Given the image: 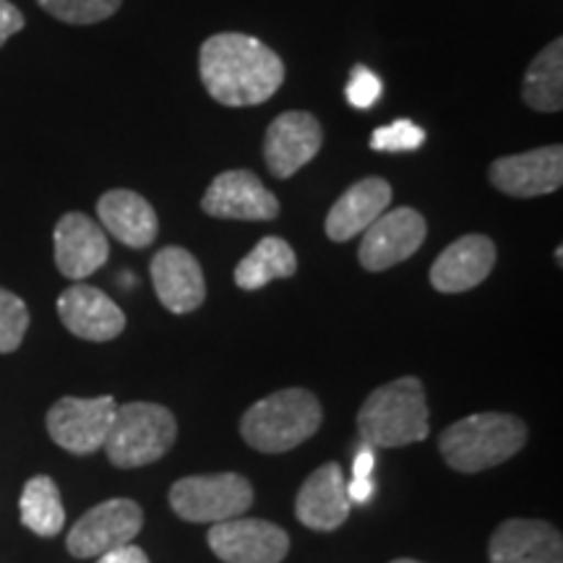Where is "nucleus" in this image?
<instances>
[{
	"instance_id": "nucleus-18",
	"label": "nucleus",
	"mask_w": 563,
	"mask_h": 563,
	"mask_svg": "<svg viewBox=\"0 0 563 563\" xmlns=\"http://www.w3.org/2000/svg\"><path fill=\"white\" fill-rule=\"evenodd\" d=\"M350 498L344 473L336 462L321 464L308 481L300 485L298 498H295V517L308 530L332 532L342 527L350 517Z\"/></svg>"
},
{
	"instance_id": "nucleus-15",
	"label": "nucleus",
	"mask_w": 563,
	"mask_h": 563,
	"mask_svg": "<svg viewBox=\"0 0 563 563\" xmlns=\"http://www.w3.org/2000/svg\"><path fill=\"white\" fill-rule=\"evenodd\" d=\"M58 316L70 334L87 342H110L125 329V313L115 300L91 285H70L63 290Z\"/></svg>"
},
{
	"instance_id": "nucleus-30",
	"label": "nucleus",
	"mask_w": 563,
	"mask_h": 563,
	"mask_svg": "<svg viewBox=\"0 0 563 563\" xmlns=\"http://www.w3.org/2000/svg\"><path fill=\"white\" fill-rule=\"evenodd\" d=\"M97 563H150V559H146V553L141 551L139 545H123L118 548V551H110L104 553L97 559Z\"/></svg>"
},
{
	"instance_id": "nucleus-32",
	"label": "nucleus",
	"mask_w": 563,
	"mask_h": 563,
	"mask_svg": "<svg viewBox=\"0 0 563 563\" xmlns=\"http://www.w3.org/2000/svg\"><path fill=\"white\" fill-rule=\"evenodd\" d=\"M373 473V452L371 449H363L357 452L355 464H352V481H365Z\"/></svg>"
},
{
	"instance_id": "nucleus-9",
	"label": "nucleus",
	"mask_w": 563,
	"mask_h": 563,
	"mask_svg": "<svg viewBox=\"0 0 563 563\" xmlns=\"http://www.w3.org/2000/svg\"><path fill=\"white\" fill-rule=\"evenodd\" d=\"M428 224L420 211L410 207L386 209L368 230L363 232V243L357 249L365 272H386L391 266L407 262L426 243Z\"/></svg>"
},
{
	"instance_id": "nucleus-25",
	"label": "nucleus",
	"mask_w": 563,
	"mask_h": 563,
	"mask_svg": "<svg viewBox=\"0 0 563 563\" xmlns=\"http://www.w3.org/2000/svg\"><path fill=\"white\" fill-rule=\"evenodd\" d=\"M37 3L63 24H100L121 9L123 0H37Z\"/></svg>"
},
{
	"instance_id": "nucleus-7",
	"label": "nucleus",
	"mask_w": 563,
	"mask_h": 563,
	"mask_svg": "<svg viewBox=\"0 0 563 563\" xmlns=\"http://www.w3.org/2000/svg\"><path fill=\"white\" fill-rule=\"evenodd\" d=\"M144 527V511L131 498H110L97 504L70 527L66 548L76 559H100V555L131 545Z\"/></svg>"
},
{
	"instance_id": "nucleus-33",
	"label": "nucleus",
	"mask_w": 563,
	"mask_h": 563,
	"mask_svg": "<svg viewBox=\"0 0 563 563\" xmlns=\"http://www.w3.org/2000/svg\"><path fill=\"white\" fill-rule=\"evenodd\" d=\"M391 563H422V561H415V559H394Z\"/></svg>"
},
{
	"instance_id": "nucleus-19",
	"label": "nucleus",
	"mask_w": 563,
	"mask_h": 563,
	"mask_svg": "<svg viewBox=\"0 0 563 563\" xmlns=\"http://www.w3.org/2000/svg\"><path fill=\"white\" fill-rule=\"evenodd\" d=\"M496 266V243L488 235H464L441 251L431 266V285L443 295L483 285Z\"/></svg>"
},
{
	"instance_id": "nucleus-2",
	"label": "nucleus",
	"mask_w": 563,
	"mask_h": 563,
	"mask_svg": "<svg viewBox=\"0 0 563 563\" xmlns=\"http://www.w3.org/2000/svg\"><path fill=\"white\" fill-rule=\"evenodd\" d=\"M527 443V426L517 415L477 412L452 422L441 433L443 462L456 473H483L519 454Z\"/></svg>"
},
{
	"instance_id": "nucleus-4",
	"label": "nucleus",
	"mask_w": 563,
	"mask_h": 563,
	"mask_svg": "<svg viewBox=\"0 0 563 563\" xmlns=\"http://www.w3.org/2000/svg\"><path fill=\"white\" fill-rule=\"evenodd\" d=\"M319 397L308 389H282L258 399L241 420V435L251 449L282 454L300 446L321 428Z\"/></svg>"
},
{
	"instance_id": "nucleus-14",
	"label": "nucleus",
	"mask_w": 563,
	"mask_h": 563,
	"mask_svg": "<svg viewBox=\"0 0 563 563\" xmlns=\"http://www.w3.org/2000/svg\"><path fill=\"white\" fill-rule=\"evenodd\" d=\"M55 264L63 277L81 282L108 264L110 243L104 230L81 211H68L55 224Z\"/></svg>"
},
{
	"instance_id": "nucleus-10",
	"label": "nucleus",
	"mask_w": 563,
	"mask_h": 563,
	"mask_svg": "<svg viewBox=\"0 0 563 563\" xmlns=\"http://www.w3.org/2000/svg\"><path fill=\"white\" fill-rule=\"evenodd\" d=\"M209 548L224 563H282L290 551V538L266 519L235 517L211 527Z\"/></svg>"
},
{
	"instance_id": "nucleus-12",
	"label": "nucleus",
	"mask_w": 563,
	"mask_h": 563,
	"mask_svg": "<svg viewBox=\"0 0 563 563\" xmlns=\"http://www.w3.org/2000/svg\"><path fill=\"white\" fill-rule=\"evenodd\" d=\"M323 131L319 118L306 110H290L274 118L264 136V159L274 178L287 180L319 154Z\"/></svg>"
},
{
	"instance_id": "nucleus-29",
	"label": "nucleus",
	"mask_w": 563,
	"mask_h": 563,
	"mask_svg": "<svg viewBox=\"0 0 563 563\" xmlns=\"http://www.w3.org/2000/svg\"><path fill=\"white\" fill-rule=\"evenodd\" d=\"M21 30H24V13L9 0H0V47Z\"/></svg>"
},
{
	"instance_id": "nucleus-5",
	"label": "nucleus",
	"mask_w": 563,
	"mask_h": 563,
	"mask_svg": "<svg viewBox=\"0 0 563 563\" xmlns=\"http://www.w3.org/2000/svg\"><path fill=\"white\" fill-rule=\"evenodd\" d=\"M178 439V420L167 407L154 402L121 405L112 418L104 452L110 464L136 470L165 456Z\"/></svg>"
},
{
	"instance_id": "nucleus-27",
	"label": "nucleus",
	"mask_w": 563,
	"mask_h": 563,
	"mask_svg": "<svg viewBox=\"0 0 563 563\" xmlns=\"http://www.w3.org/2000/svg\"><path fill=\"white\" fill-rule=\"evenodd\" d=\"M422 141H426V131L412 121H394L391 125H382V129L373 131L371 136V150L376 152H412L420 150Z\"/></svg>"
},
{
	"instance_id": "nucleus-11",
	"label": "nucleus",
	"mask_w": 563,
	"mask_h": 563,
	"mask_svg": "<svg viewBox=\"0 0 563 563\" xmlns=\"http://www.w3.org/2000/svg\"><path fill=\"white\" fill-rule=\"evenodd\" d=\"M201 209L214 220L269 222L279 217V201L251 170L220 173L201 199Z\"/></svg>"
},
{
	"instance_id": "nucleus-1",
	"label": "nucleus",
	"mask_w": 563,
	"mask_h": 563,
	"mask_svg": "<svg viewBox=\"0 0 563 563\" xmlns=\"http://www.w3.org/2000/svg\"><path fill=\"white\" fill-rule=\"evenodd\" d=\"M199 74L214 102L253 108L277 95L285 81V63L251 34L222 32L201 45Z\"/></svg>"
},
{
	"instance_id": "nucleus-23",
	"label": "nucleus",
	"mask_w": 563,
	"mask_h": 563,
	"mask_svg": "<svg viewBox=\"0 0 563 563\" xmlns=\"http://www.w3.org/2000/svg\"><path fill=\"white\" fill-rule=\"evenodd\" d=\"M522 97L534 112H559L563 108V40H553L527 66Z\"/></svg>"
},
{
	"instance_id": "nucleus-20",
	"label": "nucleus",
	"mask_w": 563,
	"mask_h": 563,
	"mask_svg": "<svg viewBox=\"0 0 563 563\" xmlns=\"http://www.w3.org/2000/svg\"><path fill=\"white\" fill-rule=\"evenodd\" d=\"M391 186L384 178L357 180L344 191L327 214V235L334 243H347L355 235H363L378 217L389 209Z\"/></svg>"
},
{
	"instance_id": "nucleus-24",
	"label": "nucleus",
	"mask_w": 563,
	"mask_h": 563,
	"mask_svg": "<svg viewBox=\"0 0 563 563\" xmlns=\"http://www.w3.org/2000/svg\"><path fill=\"white\" fill-rule=\"evenodd\" d=\"M21 525L40 538H55L66 525V509H63L60 490L53 477L34 475L26 481L19 498Z\"/></svg>"
},
{
	"instance_id": "nucleus-26",
	"label": "nucleus",
	"mask_w": 563,
	"mask_h": 563,
	"mask_svg": "<svg viewBox=\"0 0 563 563\" xmlns=\"http://www.w3.org/2000/svg\"><path fill=\"white\" fill-rule=\"evenodd\" d=\"M30 329V308L11 290L0 287V355L19 350Z\"/></svg>"
},
{
	"instance_id": "nucleus-8",
	"label": "nucleus",
	"mask_w": 563,
	"mask_h": 563,
	"mask_svg": "<svg viewBox=\"0 0 563 563\" xmlns=\"http://www.w3.org/2000/svg\"><path fill=\"white\" fill-rule=\"evenodd\" d=\"M115 399L108 397H63L47 412V433L60 449L87 456L108 441L112 418H115Z\"/></svg>"
},
{
	"instance_id": "nucleus-31",
	"label": "nucleus",
	"mask_w": 563,
	"mask_h": 563,
	"mask_svg": "<svg viewBox=\"0 0 563 563\" xmlns=\"http://www.w3.org/2000/svg\"><path fill=\"white\" fill-rule=\"evenodd\" d=\"M371 496H373L371 477H365V481H350V485H347L350 504H365V501H371Z\"/></svg>"
},
{
	"instance_id": "nucleus-13",
	"label": "nucleus",
	"mask_w": 563,
	"mask_h": 563,
	"mask_svg": "<svg viewBox=\"0 0 563 563\" xmlns=\"http://www.w3.org/2000/svg\"><path fill=\"white\" fill-rule=\"evenodd\" d=\"M488 175L498 191L514 199L555 194L563 186V146H540L525 154L498 157Z\"/></svg>"
},
{
	"instance_id": "nucleus-22",
	"label": "nucleus",
	"mask_w": 563,
	"mask_h": 563,
	"mask_svg": "<svg viewBox=\"0 0 563 563\" xmlns=\"http://www.w3.org/2000/svg\"><path fill=\"white\" fill-rule=\"evenodd\" d=\"M298 272V256L282 238H262L249 256L235 266V285L241 290H262L274 279H287Z\"/></svg>"
},
{
	"instance_id": "nucleus-3",
	"label": "nucleus",
	"mask_w": 563,
	"mask_h": 563,
	"mask_svg": "<svg viewBox=\"0 0 563 563\" xmlns=\"http://www.w3.org/2000/svg\"><path fill=\"white\" fill-rule=\"evenodd\" d=\"M426 386L420 378L402 376L397 382L378 386L365 397L357 412V431L371 446L399 449L428 439L431 422H428Z\"/></svg>"
},
{
	"instance_id": "nucleus-28",
	"label": "nucleus",
	"mask_w": 563,
	"mask_h": 563,
	"mask_svg": "<svg viewBox=\"0 0 563 563\" xmlns=\"http://www.w3.org/2000/svg\"><path fill=\"white\" fill-rule=\"evenodd\" d=\"M344 95H347V102L352 104V108L368 110L378 100H382L384 84L368 66H355L350 74V81H347V89H344Z\"/></svg>"
},
{
	"instance_id": "nucleus-16",
	"label": "nucleus",
	"mask_w": 563,
	"mask_h": 563,
	"mask_svg": "<svg viewBox=\"0 0 563 563\" xmlns=\"http://www.w3.org/2000/svg\"><path fill=\"white\" fill-rule=\"evenodd\" d=\"M152 282L157 298L175 316L191 313L207 300V282L201 264L191 251L180 245H165L152 258Z\"/></svg>"
},
{
	"instance_id": "nucleus-21",
	"label": "nucleus",
	"mask_w": 563,
	"mask_h": 563,
	"mask_svg": "<svg viewBox=\"0 0 563 563\" xmlns=\"http://www.w3.org/2000/svg\"><path fill=\"white\" fill-rule=\"evenodd\" d=\"M102 230L129 249H150L157 241L159 220L157 211L144 196L129 188H112L97 203Z\"/></svg>"
},
{
	"instance_id": "nucleus-17",
	"label": "nucleus",
	"mask_w": 563,
	"mask_h": 563,
	"mask_svg": "<svg viewBox=\"0 0 563 563\" xmlns=\"http://www.w3.org/2000/svg\"><path fill=\"white\" fill-rule=\"evenodd\" d=\"M490 563H563L561 532L540 519H506L488 540Z\"/></svg>"
},
{
	"instance_id": "nucleus-6",
	"label": "nucleus",
	"mask_w": 563,
	"mask_h": 563,
	"mask_svg": "<svg viewBox=\"0 0 563 563\" xmlns=\"http://www.w3.org/2000/svg\"><path fill=\"white\" fill-rule=\"evenodd\" d=\"M170 506L186 522H228L251 509L253 485L238 473L188 475L170 488Z\"/></svg>"
}]
</instances>
